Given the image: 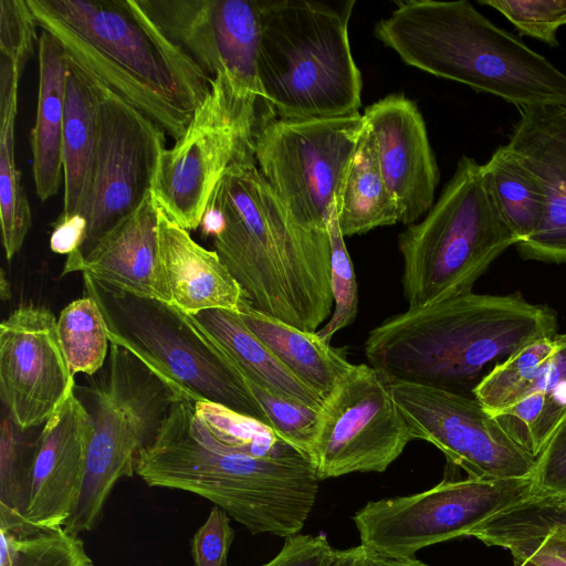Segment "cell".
<instances>
[{"label": "cell", "mask_w": 566, "mask_h": 566, "mask_svg": "<svg viewBox=\"0 0 566 566\" xmlns=\"http://www.w3.org/2000/svg\"><path fill=\"white\" fill-rule=\"evenodd\" d=\"M135 473L149 486L189 492L222 509L250 533L300 534L314 507L318 478L289 444L258 453L219 440L189 399H177Z\"/></svg>", "instance_id": "cell-1"}, {"label": "cell", "mask_w": 566, "mask_h": 566, "mask_svg": "<svg viewBox=\"0 0 566 566\" xmlns=\"http://www.w3.org/2000/svg\"><path fill=\"white\" fill-rule=\"evenodd\" d=\"M209 202L223 220L214 251L249 304L298 329L317 332L334 305L328 231L300 224L255 163L231 165Z\"/></svg>", "instance_id": "cell-2"}, {"label": "cell", "mask_w": 566, "mask_h": 566, "mask_svg": "<svg viewBox=\"0 0 566 566\" xmlns=\"http://www.w3.org/2000/svg\"><path fill=\"white\" fill-rule=\"evenodd\" d=\"M69 57L177 140L211 80L138 0H27Z\"/></svg>", "instance_id": "cell-3"}, {"label": "cell", "mask_w": 566, "mask_h": 566, "mask_svg": "<svg viewBox=\"0 0 566 566\" xmlns=\"http://www.w3.org/2000/svg\"><path fill=\"white\" fill-rule=\"evenodd\" d=\"M556 334V313L545 305L470 292L388 317L364 350L389 382L461 392L492 363Z\"/></svg>", "instance_id": "cell-4"}, {"label": "cell", "mask_w": 566, "mask_h": 566, "mask_svg": "<svg viewBox=\"0 0 566 566\" xmlns=\"http://www.w3.org/2000/svg\"><path fill=\"white\" fill-rule=\"evenodd\" d=\"M374 34L406 64L518 108L566 104V74L469 1H398Z\"/></svg>", "instance_id": "cell-5"}, {"label": "cell", "mask_w": 566, "mask_h": 566, "mask_svg": "<svg viewBox=\"0 0 566 566\" xmlns=\"http://www.w3.org/2000/svg\"><path fill=\"white\" fill-rule=\"evenodd\" d=\"M354 4L262 1L259 75L277 118L358 113L363 81L348 36Z\"/></svg>", "instance_id": "cell-6"}, {"label": "cell", "mask_w": 566, "mask_h": 566, "mask_svg": "<svg viewBox=\"0 0 566 566\" xmlns=\"http://www.w3.org/2000/svg\"><path fill=\"white\" fill-rule=\"evenodd\" d=\"M82 275L84 295L101 308L109 340L136 356L178 399L213 402L269 428L239 368L191 315Z\"/></svg>", "instance_id": "cell-7"}, {"label": "cell", "mask_w": 566, "mask_h": 566, "mask_svg": "<svg viewBox=\"0 0 566 566\" xmlns=\"http://www.w3.org/2000/svg\"><path fill=\"white\" fill-rule=\"evenodd\" d=\"M517 239L502 218L482 165L461 156L438 201L399 234L401 284L409 307L472 292Z\"/></svg>", "instance_id": "cell-8"}, {"label": "cell", "mask_w": 566, "mask_h": 566, "mask_svg": "<svg viewBox=\"0 0 566 566\" xmlns=\"http://www.w3.org/2000/svg\"><path fill=\"white\" fill-rule=\"evenodd\" d=\"M76 394L91 417L92 436L76 505L63 525L92 531L122 478L135 473L138 453L154 439L177 396L144 363L111 342L104 366Z\"/></svg>", "instance_id": "cell-9"}, {"label": "cell", "mask_w": 566, "mask_h": 566, "mask_svg": "<svg viewBox=\"0 0 566 566\" xmlns=\"http://www.w3.org/2000/svg\"><path fill=\"white\" fill-rule=\"evenodd\" d=\"M273 118L218 72L185 133L160 154L150 190L159 209L182 229L197 230L227 169L255 163V136Z\"/></svg>", "instance_id": "cell-10"}, {"label": "cell", "mask_w": 566, "mask_h": 566, "mask_svg": "<svg viewBox=\"0 0 566 566\" xmlns=\"http://www.w3.org/2000/svg\"><path fill=\"white\" fill-rule=\"evenodd\" d=\"M365 127L359 113L274 118L255 136L259 171L303 227L327 230Z\"/></svg>", "instance_id": "cell-11"}, {"label": "cell", "mask_w": 566, "mask_h": 566, "mask_svg": "<svg viewBox=\"0 0 566 566\" xmlns=\"http://www.w3.org/2000/svg\"><path fill=\"white\" fill-rule=\"evenodd\" d=\"M533 476L443 480L433 488L367 502L353 516L360 544L411 558L428 546L469 536L488 518L527 497Z\"/></svg>", "instance_id": "cell-12"}, {"label": "cell", "mask_w": 566, "mask_h": 566, "mask_svg": "<svg viewBox=\"0 0 566 566\" xmlns=\"http://www.w3.org/2000/svg\"><path fill=\"white\" fill-rule=\"evenodd\" d=\"M411 440L389 381L353 364L324 400L310 459L319 481L385 472Z\"/></svg>", "instance_id": "cell-13"}, {"label": "cell", "mask_w": 566, "mask_h": 566, "mask_svg": "<svg viewBox=\"0 0 566 566\" xmlns=\"http://www.w3.org/2000/svg\"><path fill=\"white\" fill-rule=\"evenodd\" d=\"M94 81L99 101L98 139L83 213L87 226L81 249L67 255L65 262L84 256L96 241L140 207L166 149V133L155 122Z\"/></svg>", "instance_id": "cell-14"}, {"label": "cell", "mask_w": 566, "mask_h": 566, "mask_svg": "<svg viewBox=\"0 0 566 566\" xmlns=\"http://www.w3.org/2000/svg\"><path fill=\"white\" fill-rule=\"evenodd\" d=\"M389 385L412 439L433 444L469 478L533 476L536 459L473 395L401 381Z\"/></svg>", "instance_id": "cell-15"}, {"label": "cell", "mask_w": 566, "mask_h": 566, "mask_svg": "<svg viewBox=\"0 0 566 566\" xmlns=\"http://www.w3.org/2000/svg\"><path fill=\"white\" fill-rule=\"evenodd\" d=\"M138 2L164 34L210 78L224 72L241 95L273 111L263 95L259 75L262 1Z\"/></svg>", "instance_id": "cell-16"}, {"label": "cell", "mask_w": 566, "mask_h": 566, "mask_svg": "<svg viewBox=\"0 0 566 566\" xmlns=\"http://www.w3.org/2000/svg\"><path fill=\"white\" fill-rule=\"evenodd\" d=\"M59 332L45 306L24 303L0 324L2 405L23 430L44 424L74 391Z\"/></svg>", "instance_id": "cell-17"}, {"label": "cell", "mask_w": 566, "mask_h": 566, "mask_svg": "<svg viewBox=\"0 0 566 566\" xmlns=\"http://www.w3.org/2000/svg\"><path fill=\"white\" fill-rule=\"evenodd\" d=\"M363 117L371 130L379 167L397 201L400 222L415 223L433 206L439 169L416 103L390 94L368 106Z\"/></svg>", "instance_id": "cell-18"}, {"label": "cell", "mask_w": 566, "mask_h": 566, "mask_svg": "<svg viewBox=\"0 0 566 566\" xmlns=\"http://www.w3.org/2000/svg\"><path fill=\"white\" fill-rule=\"evenodd\" d=\"M91 417L75 391L43 424L36 437L25 522L30 527L63 526L81 492Z\"/></svg>", "instance_id": "cell-19"}, {"label": "cell", "mask_w": 566, "mask_h": 566, "mask_svg": "<svg viewBox=\"0 0 566 566\" xmlns=\"http://www.w3.org/2000/svg\"><path fill=\"white\" fill-rule=\"evenodd\" d=\"M506 146L541 182L547 200L539 230L515 245L520 255L566 262V104L520 108Z\"/></svg>", "instance_id": "cell-20"}, {"label": "cell", "mask_w": 566, "mask_h": 566, "mask_svg": "<svg viewBox=\"0 0 566 566\" xmlns=\"http://www.w3.org/2000/svg\"><path fill=\"white\" fill-rule=\"evenodd\" d=\"M88 273L122 291L171 303L158 247V206L151 191L140 207L104 234L62 275Z\"/></svg>", "instance_id": "cell-21"}, {"label": "cell", "mask_w": 566, "mask_h": 566, "mask_svg": "<svg viewBox=\"0 0 566 566\" xmlns=\"http://www.w3.org/2000/svg\"><path fill=\"white\" fill-rule=\"evenodd\" d=\"M158 247L171 303L180 311L189 315L207 310L239 312L242 289L218 253L196 242L159 207Z\"/></svg>", "instance_id": "cell-22"}, {"label": "cell", "mask_w": 566, "mask_h": 566, "mask_svg": "<svg viewBox=\"0 0 566 566\" xmlns=\"http://www.w3.org/2000/svg\"><path fill=\"white\" fill-rule=\"evenodd\" d=\"M39 92L31 130L32 174L41 201L54 197L63 180V129L69 56L61 42L41 29L38 42Z\"/></svg>", "instance_id": "cell-23"}, {"label": "cell", "mask_w": 566, "mask_h": 566, "mask_svg": "<svg viewBox=\"0 0 566 566\" xmlns=\"http://www.w3.org/2000/svg\"><path fill=\"white\" fill-rule=\"evenodd\" d=\"M98 106L94 78L69 57L62 145L64 196L57 219L84 213L97 148Z\"/></svg>", "instance_id": "cell-24"}, {"label": "cell", "mask_w": 566, "mask_h": 566, "mask_svg": "<svg viewBox=\"0 0 566 566\" xmlns=\"http://www.w3.org/2000/svg\"><path fill=\"white\" fill-rule=\"evenodd\" d=\"M247 327L301 381L324 400L353 366L342 350L253 308L243 296L238 312Z\"/></svg>", "instance_id": "cell-25"}, {"label": "cell", "mask_w": 566, "mask_h": 566, "mask_svg": "<svg viewBox=\"0 0 566 566\" xmlns=\"http://www.w3.org/2000/svg\"><path fill=\"white\" fill-rule=\"evenodd\" d=\"M191 316L227 353L244 377L291 401L322 408L324 399L273 355L247 327L238 312L207 310Z\"/></svg>", "instance_id": "cell-26"}, {"label": "cell", "mask_w": 566, "mask_h": 566, "mask_svg": "<svg viewBox=\"0 0 566 566\" xmlns=\"http://www.w3.org/2000/svg\"><path fill=\"white\" fill-rule=\"evenodd\" d=\"M22 70L1 56L0 66V221L6 259L21 250L32 224L31 209L15 163L14 128Z\"/></svg>", "instance_id": "cell-27"}, {"label": "cell", "mask_w": 566, "mask_h": 566, "mask_svg": "<svg viewBox=\"0 0 566 566\" xmlns=\"http://www.w3.org/2000/svg\"><path fill=\"white\" fill-rule=\"evenodd\" d=\"M336 207L344 237L400 222L397 201L382 177L375 138L367 124Z\"/></svg>", "instance_id": "cell-28"}, {"label": "cell", "mask_w": 566, "mask_h": 566, "mask_svg": "<svg viewBox=\"0 0 566 566\" xmlns=\"http://www.w3.org/2000/svg\"><path fill=\"white\" fill-rule=\"evenodd\" d=\"M482 170L495 205L517 243L535 234L542 227L547 210L541 182L515 158L506 145L493 151L490 159L482 165Z\"/></svg>", "instance_id": "cell-29"}, {"label": "cell", "mask_w": 566, "mask_h": 566, "mask_svg": "<svg viewBox=\"0 0 566 566\" xmlns=\"http://www.w3.org/2000/svg\"><path fill=\"white\" fill-rule=\"evenodd\" d=\"M2 405L0 429V531L31 528L25 522L35 441Z\"/></svg>", "instance_id": "cell-30"}, {"label": "cell", "mask_w": 566, "mask_h": 566, "mask_svg": "<svg viewBox=\"0 0 566 566\" xmlns=\"http://www.w3.org/2000/svg\"><path fill=\"white\" fill-rule=\"evenodd\" d=\"M558 346L556 334L511 355L481 377L472 388V395L492 416L512 407L525 395Z\"/></svg>", "instance_id": "cell-31"}, {"label": "cell", "mask_w": 566, "mask_h": 566, "mask_svg": "<svg viewBox=\"0 0 566 566\" xmlns=\"http://www.w3.org/2000/svg\"><path fill=\"white\" fill-rule=\"evenodd\" d=\"M57 332L70 370L93 376L109 352L107 326L97 303L84 295L67 304L57 317Z\"/></svg>", "instance_id": "cell-32"}, {"label": "cell", "mask_w": 566, "mask_h": 566, "mask_svg": "<svg viewBox=\"0 0 566 566\" xmlns=\"http://www.w3.org/2000/svg\"><path fill=\"white\" fill-rule=\"evenodd\" d=\"M0 533L8 541L12 566H93L80 535L63 526Z\"/></svg>", "instance_id": "cell-33"}, {"label": "cell", "mask_w": 566, "mask_h": 566, "mask_svg": "<svg viewBox=\"0 0 566 566\" xmlns=\"http://www.w3.org/2000/svg\"><path fill=\"white\" fill-rule=\"evenodd\" d=\"M557 350L544 363L526 394L544 398L543 410L530 433V453L544 450L566 415V333L558 334Z\"/></svg>", "instance_id": "cell-34"}, {"label": "cell", "mask_w": 566, "mask_h": 566, "mask_svg": "<svg viewBox=\"0 0 566 566\" xmlns=\"http://www.w3.org/2000/svg\"><path fill=\"white\" fill-rule=\"evenodd\" d=\"M331 244V286L334 298L333 315L316 334L326 344L335 333L350 325L358 311L357 282L344 235L339 229L337 207L332 210L327 222Z\"/></svg>", "instance_id": "cell-35"}, {"label": "cell", "mask_w": 566, "mask_h": 566, "mask_svg": "<svg viewBox=\"0 0 566 566\" xmlns=\"http://www.w3.org/2000/svg\"><path fill=\"white\" fill-rule=\"evenodd\" d=\"M243 378L251 395L263 409L269 428L279 439L310 458L321 409L291 401L244 376Z\"/></svg>", "instance_id": "cell-36"}, {"label": "cell", "mask_w": 566, "mask_h": 566, "mask_svg": "<svg viewBox=\"0 0 566 566\" xmlns=\"http://www.w3.org/2000/svg\"><path fill=\"white\" fill-rule=\"evenodd\" d=\"M196 411L222 442L258 453L272 452L283 444L274 432L254 419L209 401H193Z\"/></svg>", "instance_id": "cell-37"}, {"label": "cell", "mask_w": 566, "mask_h": 566, "mask_svg": "<svg viewBox=\"0 0 566 566\" xmlns=\"http://www.w3.org/2000/svg\"><path fill=\"white\" fill-rule=\"evenodd\" d=\"M502 13L516 30L545 44L559 45L557 31L566 27V0H480Z\"/></svg>", "instance_id": "cell-38"}, {"label": "cell", "mask_w": 566, "mask_h": 566, "mask_svg": "<svg viewBox=\"0 0 566 566\" xmlns=\"http://www.w3.org/2000/svg\"><path fill=\"white\" fill-rule=\"evenodd\" d=\"M36 27L27 0L0 1V53L22 71L39 42Z\"/></svg>", "instance_id": "cell-39"}, {"label": "cell", "mask_w": 566, "mask_h": 566, "mask_svg": "<svg viewBox=\"0 0 566 566\" xmlns=\"http://www.w3.org/2000/svg\"><path fill=\"white\" fill-rule=\"evenodd\" d=\"M478 541L507 549L514 560L526 559L538 566H566V534L558 530L534 534L488 535Z\"/></svg>", "instance_id": "cell-40"}, {"label": "cell", "mask_w": 566, "mask_h": 566, "mask_svg": "<svg viewBox=\"0 0 566 566\" xmlns=\"http://www.w3.org/2000/svg\"><path fill=\"white\" fill-rule=\"evenodd\" d=\"M234 538L230 516L213 505L206 522L191 539L195 566H227L228 554Z\"/></svg>", "instance_id": "cell-41"}, {"label": "cell", "mask_w": 566, "mask_h": 566, "mask_svg": "<svg viewBox=\"0 0 566 566\" xmlns=\"http://www.w3.org/2000/svg\"><path fill=\"white\" fill-rule=\"evenodd\" d=\"M533 480L536 492L566 493V422L536 458Z\"/></svg>", "instance_id": "cell-42"}, {"label": "cell", "mask_w": 566, "mask_h": 566, "mask_svg": "<svg viewBox=\"0 0 566 566\" xmlns=\"http://www.w3.org/2000/svg\"><path fill=\"white\" fill-rule=\"evenodd\" d=\"M325 534H296L285 538L280 552L262 566H327L333 553Z\"/></svg>", "instance_id": "cell-43"}, {"label": "cell", "mask_w": 566, "mask_h": 566, "mask_svg": "<svg viewBox=\"0 0 566 566\" xmlns=\"http://www.w3.org/2000/svg\"><path fill=\"white\" fill-rule=\"evenodd\" d=\"M86 226V219L81 214L63 220L56 219L50 237V249L66 256L76 253L83 244Z\"/></svg>", "instance_id": "cell-44"}, {"label": "cell", "mask_w": 566, "mask_h": 566, "mask_svg": "<svg viewBox=\"0 0 566 566\" xmlns=\"http://www.w3.org/2000/svg\"><path fill=\"white\" fill-rule=\"evenodd\" d=\"M554 523L564 533H566V494L560 496L556 504L554 512Z\"/></svg>", "instance_id": "cell-45"}, {"label": "cell", "mask_w": 566, "mask_h": 566, "mask_svg": "<svg viewBox=\"0 0 566 566\" xmlns=\"http://www.w3.org/2000/svg\"><path fill=\"white\" fill-rule=\"evenodd\" d=\"M0 542H1L0 566H12L8 541L2 533H0Z\"/></svg>", "instance_id": "cell-46"}, {"label": "cell", "mask_w": 566, "mask_h": 566, "mask_svg": "<svg viewBox=\"0 0 566 566\" xmlns=\"http://www.w3.org/2000/svg\"><path fill=\"white\" fill-rule=\"evenodd\" d=\"M0 287H1L0 289L1 298L2 300L10 298L11 297L10 285H9V282H7V280H6L3 270H1Z\"/></svg>", "instance_id": "cell-47"}, {"label": "cell", "mask_w": 566, "mask_h": 566, "mask_svg": "<svg viewBox=\"0 0 566 566\" xmlns=\"http://www.w3.org/2000/svg\"><path fill=\"white\" fill-rule=\"evenodd\" d=\"M514 565L515 566H538L536 565L535 563L531 562V560H526V559H523V560H514Z\"/></svg>", "instance_id": "cell-48"}, {"label": "cell", "mask_w": 566, "mask_h": 566, "mask_svg": "<svg viewBox=\"0 0 566 566\" xmlns=\"http://www.w3.org/2000/svg\"><path fill=\"white\" fill-rule=\"evenodd\" d=\"M564 422H566V415H565V417H564V419H563V421L560 422V424H559V426H562ZM558 428H559V427H558ZM558 428H557V429H558Z\"/></svg>", "instance_id": "cell-49"}]
</instances>
